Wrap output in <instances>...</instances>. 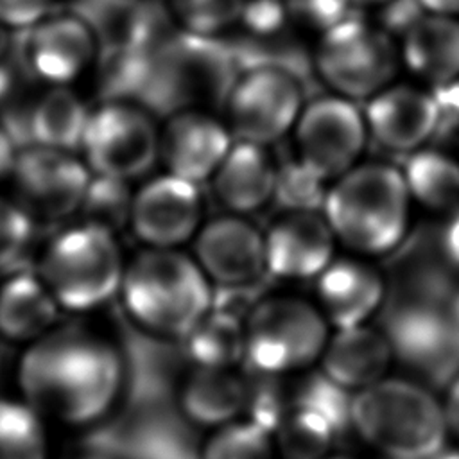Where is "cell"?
<instances>
[{
	"label": "cell",
	"instance_id": "6da1fadb",
	"mask_svg": "<svg viewBox=\"0 0 459 459\" xmlns=\"http://www.w3.org/2000/svg\"><path fill=\"white\" fill-rule=\"evenodd\" d=\"M18 384L23 403L39 418L90 425L115 403L122 362L100 337L72 328L48 332L22 357Z\"/></svg>",
	"mask_w": 459,
	"mask_h": 459
},
{
	"label": "cell",
	"instance_id": "7a4b0ae2",
	"mask_svg": "<svg viewBox=\"0 0 459 459\" xmlns=\"http://www.w3.org/2000/svg\"><path fill=\"white\" fill-rule=\"evenodd\" d=\"M411 203L402 169L359 161L330 183L321 212L341 244L357 255H384L407 235Z\"/></svg>",
	"mask_w": 459,
	"mask_h": 459
},
{
	"label": "cell",
	"instance_id": "3957f363",
	"mask_svg": "<svg viewBox=\"0 0 459 459\" xmlns=\"http://www.w3.org/2000/svg\"><path fill=\"white\" fill-rule=\"evenodd\" d=\"M350 425L391 459H432L450 439L443 400L405 378L385 377L353 393Z\"/></svg>",
	"mask_w": 459,
	"mask_h": 459
},
{
	"label": "cell",
	"instance_id": "277c9868",
	"mask_svg": "<svg viewBox=\"0 0 459 459\" xmlns=\"http://www.w3.org/2000/svg\"><path fill=\"white\" fill-rule=\"evenodd\" d=\"M120 296L143 330L183 339L212 308V283L197 262L179 249L145 247L126 264Z\"/></svg>",
	"mask_w": 459,
	"mask_h": 459
},
{
	"label": "cell",
	"instance_id": "5b68a950",
	"mask_svg": "<svg viewBox=\"0 0 459 459\" xmlns=\"http://www.w3.org/2000/svg\"><path fill=\"white\" fill-rule=\"evenodd\" d=\"M38 271L59 307L84 312L120 292L126 264L115 233L82 222L50 240Z\"/></svg>",
	"mask_w": 459,
	"mask_h": 459
},
{
	"label": "cell",
	"instance_id": "8992f818",
	"mask_svg": "<svg viewBox=\"0 0 459 459\" xmlns=\"http://www.w3.org/2000/svg\"><path fill=\"white\" fill-rule=\"evenodd\" d=\"M319 307L298 296H267L246 317L244 360L258 373L280 377L319 362L330 337Z\"/></svg>",
	"mask_w": 459,
	"mask_h": 459
},
{
	"label": "cell",
	"instance_id": "52a82bcc",
	"mask_svg": "<svg viewBox=\"0 0 459 459\" xmlns=\"http://www.w3.org/2000/svg\"><path fill=\"white\" fill-rule=\"evenodd\" d=\"M402 57L400 48L380 29L346 18L321 34L314 63L335 95L369 100L393 84Z\"/></svg>",
	"mask_w": 459,
	"mask_h": 459
},
{
	"label": "cell",
	"instance_id": "ba28073f",
	"mask_svg": "<svg viewBox=\"0 0 459 459\" xmlns=\"http://www.w3.org/2000/svg\"><path fill=\"white\" fill-rule=\"evenodd\" d=\"M81 149L91 174L131 181L160 160V127L149 108L131 100H106L90 111Z\"/></svg>",
	"mask_w": 459,
	"mask_h": 459
},
{
	"label": "cell",
	"instance_id": "9c48e42d",
	"mask_svg": "<svg viewBox=\"0 0 459 459\" xmlns=\"http://www.w3.org/2000/svg\"><path fill=\"white\" fill-rule=\"evenodd\" d=\"M224 100L231 134L264 147L290 133L305 106L294 74L271 63L255 65L235 77Z\"/></svg>",
	"mask_w": 459,
	"mask_h": 459
},
{
	"label": "cell",
	"instance_id": "30bf717a",
	"mask_svg": "<svg viewBox=\"0 0 459 459\" xmlns=\"http://www.w3.org/2000/svg\"><path fill=\"white\" fill-rule=\"evenodd\" d=\"M292 133L296 158L328 183L359 163L369 136L364 111L335 93L307 102Z\"/></svg>",
	"mask_w": 459,
	"mask_h": 459
},
{
	"label": "cell",
	"instance_id": "8fae6325",
	"mask_svg": "<svg viewBox=\"0 0 459 459\" xmlns=\"http://www.w3.org/2000/svg\"><path fill=\"white\" fill-rule=\"evenodd\" d=\"M11 174L18 206L32 222H57L79 212L91 179L70 152L41 145L16 151Z\"/></svg>",
	"mask_w": 459,
	"mask_h": 459
},
{
	"label": "cell",
	"instance_id": "7c38bea8",
	"mask_svg": "<svg viewBox=\"0 0 459 459\" xmlns=\"http://www.w3.org/2000/svg\"><path fill=\"white\" fill-rule=\"evenodd\" d=\"M99 43L75 13L47 16L30 29L18 30L11 56L29 79L66 86L95 59Z\"/></svg>",
	"mask_w": 459,
	"mask_h": 459
},
{
	"label": "cell",
	"instance_id": "4fadbf2b",
	"mask_svg": "<svg viewBox=\"0 0 459 459\" xmlns=\"http://www.w3.org/2000/svg\"><path fill=\"white\" fill-rule=\"evenodd\" d=\"M201 226L203 199L195 183L167 172L133 192L129 228L145 247L179 249Z\"/></svg>",
	"mask_w": 459,
	"mask_h": 459
},
{
	"label": "cell",
	"instance_id": "5bb4252c",
	"mask_svg": "<svg viewBox=\"0 0 459 459\" xmlns=\"http://www.w3.org/2000/svg\"><path fill=\"white\" fill-rule=\"evenodd\" d=\"M194 260L210 283L247 287L267 273L264 233L244 215L210 219L194 237Z\"/></svg>",
	"mask_w": 459,
	"mask_h": 459
},
{
	"label": "cell",
	"instance_id": "9a60e30c",
	"mask_svg": "<svg viewBox=\"0 0 459 459\" xmlns=\"http://www.w3.org/2000/svg\"><path fill=\"white\" fill-rule=\"evenodd\" d=\"M230 127L197 108L170 113L160 129V160L169 174L199 185L210 179L233 145Z\"/></svg>",
	"mask_w": 459,
	"mask_h": 459
},
{
	"label": "cell",
	"instance_id": "2e32d148",
	"mask_svg": "<svg viewBox=\"0 0 459 459\" xmlns=\"http://www.w3.org/2000/svg\"><path fill=\"white\" fill-rule=\"evenodd\" d=\"M267 273L283 280L317 278L333 260L335 235L323 212H285L264 233Z\"/></svg>",
	"mask_w": 459,
	"mask_h": 459
},
{
	"label": "cell",
	"instance_id": "e0dca14e",
	"mask_svg": "<svg viewBox=\"0 0 459 459\" xmlns=\"http://www.w3.org/2000/svg\"><path fill=\"white\" fill-rule=\"evenodd\" d=\"M369 136L384 149L411 154L439 127V108L432 93L409 84H389L366 100Z\"/></svg>",
	"mask_w": 459,
	"mask_h": 459
},
{
	"label": "cell",
	"instance_id": "ac0fdd59",
	"mask_svg": "<svg viewBox=\"0 0 459 459\" xmlns=\"http://www.w3.org/2000/svg\"><path fill=\"white\" fill-rule=\"evenodd\" d=\"M317 307L335 328L366 325L380 308L385 283L380 271L360 258H333L316 278Z\"/></svg>",
	"mask_w": 459,
	"mask_h": 459
},
{
	"label": "cell",
	"instance_id": "d6986e66",
	"mask_svg": "<svg viewBox=\"0 0 459 459\" xmlns=\"http://www.w3.org/2000/svg\"><path fill=\"white\" fill-rule=\"evenodd\" d=\"M393 348L384 332L368 325L335 328L321 353V373L348 393H359L387 377Z\"/></svg>",
	"mask_w": 459,
	"mask_h": 459
},
{
	"label": "cell",
	"instance_id": "ffe728a7",
	"mask_svg": "<svg viewBox=\"0 0 459 459\" xmlns=\"http://www.w3.org/2000/svg\"><path fill=\"white\" fill-rule=\"evenodd\" d=\"M276 172L264 145L237 140L210 179L219 203L230 213L246 215L274 197Z\"/></svg>",
	"mask_w": 459,
	"mask_h": 459
},
{
	"label": "cell",
	"instance_id": "44dd1931",
	"mask_svg": "<svg viewBox=\"0 0 459 459\" xmlns=\"http://www.w3.org/2000/svg\"><path fill=\"white\" fill-rule=\"evenodd\" d=\"M249 382L235 368H194L181 384L178 402L183 416L197 427L219 429L247 411Z\"/></svg>",
	"mask_w": 459,
	"mask_h": 459
},
{
	"label": "cell",
	"instance_id": "7402d4cb",
	"mask_svg": "<svg viewBox=\"0 0 459 459\" xmlns=\"http://www.w3.org/2000/svg\"><path fill=\"white\" fill-rule=\"evenodd\" d=\"M400 57L418 77L441 86L459 79V20L421 14L403 34Z\"/></svg>",
	"mask_w": 459,
	"mask_h": 459
},
{
	"label": "cell",
	"instance_id": "603a6c76",
	"mask_svg": "<svg viewBox=\"0 0 459 459\" xmlns=\"http://www.w3.org/2000/svg\"><path fill=\"white\" fill-rule=\"evenodd\" d=\"M393 353L423 369H434L459 348L448 314L434 308L405 307L396 312L385 332Z\"/></svg>",
	"mask_w": 459,
	"mask_h": 459
},
{
	"label": "cell",
	"instance_id": "cb8c5ba5",
	"mask_svg": "<svg viewBox=\"0 0 459 459\" xmlns=\"http://www.w3.org/2000/svg\"><path fill=\"white\" fill-rule=\"evenodd\" d=\"M59 305L39 276L18 271L0 287V337L7 341H38L57 319Z\"/></svg>",
	"mask_w": 459,
	"mask_h": 459
},
{
	"label": "cell",
	"instance_id": "d4e9b609",
	"mask_svg": "<svg viewBox=\"0 0 459 459\" xmlns=\"http://www.w3.org/2000/svg\"><path fill=\"white\" fill-rule=\"evenodd\" d=\"M88 118L90 109L79 95L66 86H52L32 102V145L72 152L81 147Z\"/></svg>",
	"mask_w": 459,
	"mask_h": 459
},
{
	"label": "cell",
	"instance_id": "484cf974",
	"mask_svg": "<svg viewBox=\"0 0 459 459\" xmlns=\"http://www.w3.org/2000/svg\"><path fill=\"white\" fill-rule=\"evenodd\" d=\"M197 368H235L246 355V321L235 312L210 308L183 337Z\"/></svg>",
	"mask_w": 459,
	"mask_h": 459
},
{
	"label": "cell",
	"instance_id": "4316f807",
	"mask_svg": "<svg viewBox=\"0 0 459 459\" xmlns=\"http://www.w3.org/2000/svg\"><path fill=\"white\" fill-rule=\"evenodd\" d=\"M411 199L429 210H454L459 206V161L452 156L418 149L407 154L402 169Z\"/></svg>",
	"mask_w": 459,
	"mask_h": 459
},
{
	"label": "cell",
	"instance_id": "83f0119b",
	"mask_svg": "<svg viewBox=\"0 0 459 459\" xmlns=\"http://www.w3.org/2000/svg\"><path fill=\"white\" fill-rule=\"evenodd\" d=\"M337 432L335 425L319 411L294 402L285 409L273 439L283 459H325Z\"/></svg>",
	"mask_w": 459,
	"mask_h": 459
},
{
	"label": "cell",
	"instance_id": "f1b7e54d",
	"mask_svg": "<svg viewBox=\"0 0 459 459\" xmlns=\"http://www.w3.org/2000/svg\"><path fill=\"white\" fill-rule=\"evenodd\" d=\"M0 459H47L41 418L27 403L0 400Z\"/></svg>",
	"mask_w": 459,
	"mask_h": 459
},
{
	"label": "cell",
	"instance_id": "f546056e",
	"mask_svg": "<svg viewBox=\"0 0 459 459\" xmlns=\"http://www.w3.org/2000/svg\"><path fill=\"white\" fill-rule=\"evenodd\" d=\"M273 434L249 420L215 429L204 441L199 459H276Z\"/></svg>",
	"mask_w": 459,
	"mask_h": 459
},
{
	"label": "cell",
	"instance_id": "4dcf8cb0",
	"mask_svg": "<svg viewBox=\"0 0 459 459\" xmlns=\"http://www.w3.org/2000/svg\"><path fill=\"white\" fill-rule=\"evenodd\" d=\"M131 201L133 192L129 181L91 174L79 212L84 222L115 233L129 224Z\"/></svg>",
	"mask_w": 459,
	"mask_h": 459
},
{
	"label": "cell",
	"instance_id": "1f68e13d",
	"mask_svg": "<svg viewBox=\"0 0 459 459\" xmlns=\"http://www.w3.org/2000/svg\"><path fill=\"white\" fill-rule=\"evenodd\" d=\"M330 183L298 158L278 167L274 197L287 212H321Z\"/></svg>",
	"mask_w": 459,
	"mask_h": 459
},
{
	"label": "cell",
	"instance_id": "d6a6232c",
	"mask_svg": "<svg viewBox=\"0 0 459 459\" xmlns=\"http://www.w3.org/2000/svg\"><path fill=\"white\" fill-rule=\"evenodd\" d=\"M247 0H170L178 22L188 34L213 38L242 20Z\"/></svg>",
	"mask_w": 459,
	"mask_h": 459
},
{
	"label": "cell",
	"instance_id": "836d02e7",
	"mask_svg": "<svg viewBox=\"0 0 459 459\" xmlns=\"http://www.w3.org/2000/svg\"><path fill=\"white\" fill-rule=\"evenodd\" d=\"M30 217L11 201L0 197V269H13L32 238Z\"/></svg>",
	"mask_w": 459,
	"mask_h": 459
},
{
	"label": "cell",
	"instance_id": "e575fe53",
	"mask_svg": "<svg viewBox=\"0 0 459 459\" xmlns=\"http://www.w3.org/2000/svg\"><path fill=\"white\" fill-rule=\"evenodd\" d=\"M52 0H0V25L25 30L39 23L52 11Z\"/></svg>",
	"mask_w": 459,
	"mask_h": 459
},
{
	"label": "cell",
	"instance_id": "d590c367",
	"mask_svg": "<svg viewBox=\"0 0 459 459\" xmlns=\"http://www.w3.org/2000/svg\"><path fill=\"white\" fill-rule=\"evenodd\" d=\"M29 79L13 56L0 61V109L22 95V82Z\"/></svg>",
	"mask_w": 459,
	"mask_h": 459
},
{
	"label": "cell",
	"instance_id": "8d00e7d4",
	"mask_svg": "<svg viewBox=\"0 0 459 459\" xmlns=\"http://www.w3.org/2000/svg\"><path fill=\"white\" fill-rule=\"evenodd\" d=\"M441 246L446 260L459 267V206L452 210V215L448 217L443 235H441Z\"/></svg>",
	"mask_w": 459,
	"mask_h": 459
},
{
	"label": "cell",
	"instance_id": "74e56055",
	"mask_svg": "<svg viewBox=\"0 0 459 459\" xmlns=\"http://www.w3.org/2000/svg\"><path fill=\"white\" fill-rule=\"evenodd\" d=\"M443 405L446 412L450 437H454L459 445V373L450 380L446 394L443 398Z\"/></svg>",
	"mask_w": 459,
	"mask_h": 459
},
{
	"label": "cell",
	"instance_id": "f35d334b",
	"mask_svg": "<svg viewBox=\"0 0 459 459\" xmlns=\"http://www.w3.org/2000/svg\"><path fill=\"white\" fill-rule=\"evenodd\" d=\"M427 14H439V16H459V0H416Z\"/></svg>",
	"mask_w": 459,
	"mask_h": 459
},
{
	"label": "cell",
	"instance_id": "ab89813d",
	"mask_svg": "<svg viewBox=\"0 0 459 459\" xmlns=\"http://www.w3.org/2000/svg\"><path fill=\"white\" fill-rule=\"evenodd\" d=\"M14 158H16V149L11 143V140L4 134V131L0 129V179H4L7 174H11Z\"/></svg>",
	"mask_w": 459,
	"mask_h": 459
},
{
	"label": "cell",
	"instance_id": "60d3db41",
	"mask_svg": "<svg viewBox=\"0 0 459 459\" xmlns=\"http://www.w3.org/2000/svg\"><path fill=\"white\" fill-rule=\"evenodd\" d=\"M448 316H450V321H452V326H454V332L459 339V292L454 296L452 299V305H450V310H448Z\"/></svg>",
	"mask_w": 459,
	"mask_h": 459
},
{
	"label": "cell",
	"instance_id": "b9f144b4",
	"mask_svg": "<svg viewBox=\"0 0 459 459\" xmlns=\"http://www.w3.org/2000/svg\"><path fill=\"white\" fill-rule=\"evenodd\" d=\"M11 38L7 34V29L4 25H0V61L11 52Z\"/></svg>",
	"mask_w": 459,
	"mask_h": 459
},
{
	"label": "cell",
	"instance_id": "7bdbcfd3",
	"mask_svg": "<svg viewBox=\"0 0 459 459\" xmlns=\"http://www.w3.org/2000/svg\"><path fill=\"white\" fill-rule=\"evenodd\" d=\"M432 459H459V445H457V448H454V450H448L446 446L439 452V454H436Z\"/></svg>",
	"mask_w": 459,
	"mask_h": 459
},
{
	"label": "cell",
	"instance_id": "ee69618b",
	"mask_svg": "<svg viewBox=\"0 0 459 459\" xmlns=\"http://www.w3.org/2000/svg\"><path fill=\"white\" fill-rule=\"evenodd\" d=\"M350 5H380V4H385L389 0H346Z\"/></svg>",
	"mask_w": 459,
	"mask_h": 459
},
{
	"label": "cell",
	"instance_id": "f6af8a7d",
	"mask_svg": "<svg viewBox=\"0 0 459 459\" xmlns=\"http://www.w3.org/2000/svg\"><path fill=\"white\" fill-rule=\"evenodd\" d=\"M325 459H353V457H346V455H330V454H328Z\"/></svg>",
	"mask_w": 459,
	"mask_h": 459
},
{
	"label": "cell",
	"instance_id": "bcb514c9",
	"mask_svg": "<svg viewBox=\"0 0 459 459\" xmlns=\"http://www.w3.org/2000/svg\"><path fill=\"white\" fill-rule=\"evenodd\" d=\"M276 2H278V0H276Z\"/></svg>",
	"mask_w": 459,
	"mask_h": 459
}]
</instances>
